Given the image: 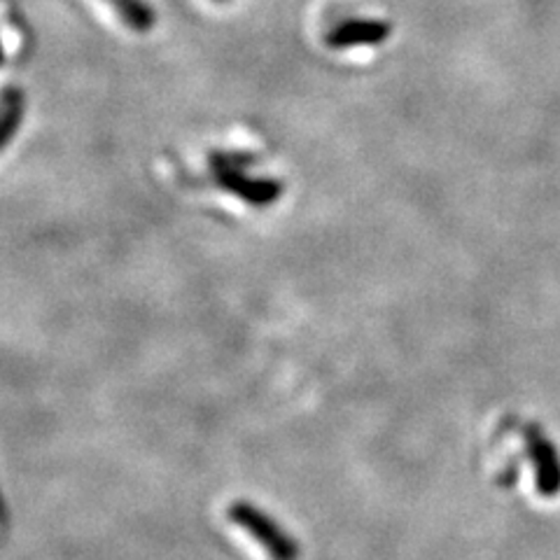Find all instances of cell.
Wrapping results in <instances>:
<instances>
[{
    "label": "cell",
    "instance_id": "6da1fadb",
    "mask_svg": "<svg viewBox=\"0 0 560 560\" xmlns=\"http://www.w3.org/2000/svg\"><path fill=\"white\" fill-rule=\"evenodd\" d=\"M253 160L245 154H226V152H213L210 154V168H213L215 180L220 189L230 191V195L243 199L255 208H269L283 197V183L273 178H253L245 173Z\"/></svg>",
    "mask_w": 560,
    "mask_h": 560
},
{
    "label": "cell",
    "instance_id": "7a4b0ae2",
    "mask_svg": "<svg viewBox=\"0 0 560 560\" xmlns=\"http://www.w3.org/2000/svg\"><path fill=\"white\" fill-rule=\"evenodd\" d=\"M393 24L385 20H346L331 26L325 33V45L329 49H350V47H376L388 40Z\"/></svg>",
    "mask_w": 560,
    "mask_h": 560
},
{
    "label": "cell",
    "instance_id": "3957f363",
    "mask_svg": "<svg viewBox=\"0 0 560 560\" xmlns=\"http://www.w3.org/2000/svg\"><path fill=\"white\" fill-rule=\"evenodd\" d=\"M521 432L525 436V444H528V448L535 455L539 490H545L547 495L556 493V490L560 488V460H558L553 446L545 440V434H541L535 425H523Z\"/></svg>",
    "mask_w": 560,
    "mask_h": 560
},
{
    "label": "cell",
    "instance_id": "277c9868",
    "mask_svg": "<svg viewBox=\"0 0 560 560\" xmlns=\"http://www.w3.org/2000/svg\"><path fill=\"white\" fill-rule=\"evenodd\" d=\"M234 518H236L241 528L248 530L259 541V545H265V549L273 558L292 560L294 549L288 545V539L283 537V533H278L267 518H261L259 514L248 510V506H238V510H234Z\"/></svg>",
    "mask_w": 560,
    "mask_h": 560
},
{
    "label": "cell",
    "instance_id": "5b68a950",
    "mask_svg": "<svg viewBox=\"0 0 560 560\" xmlns=\"http://www.w3.org/2000/svg\"><path fill=\"white\" fill-rule=\"evenodd\" d=\"M24 119V94L14 86L0 92V150L14 138Z\"/></svg>",
    "mask_w": 560,
    "mask_h": 560
},
{
    "label": "cell",
    "instance_id": "8992f818",
    "mask_svg": "<svg viewBox=\"0 0 560 560\" xmlns=\"http://www.w3.org/2000/svg\"><path fill=\"white\" fill-rule=\"evenodd\" d=\"M105 3L115 8L121 24L136 33H148L156 24V12L145 0H105Z\"/></svg>",
    "mask_w": 560,
    "mask_h": 560
},
{
    "label": "cell",
    "instance_id": "52a82bcc",
    "mask_svg": "<svg viewBox=\"0 0 560 560\" xmlns=\"http://www.w3.org/2000/svg\"><path fill=\"white\" fill-rule=\"evenodd\" d=\"M5 63V51H3V45H0V66Z\"/></svg>",
    "mask_w": 560,
    "mask_h": 560
},
{
    "label": "cell",
    "instance_id": "ba28073f",
    "mask_svg": "<svg viewBox=\"0 0 560 560\" xmlns=\"http://www.w3.org/2000/svg\"><path fill=\"white\" fill-rule=\"evenodd\" d=\"M215 3H226V0H215Z\"/></svg>",
    "mask_w": 560,
    "mask_h": 560
}]
</instances>
